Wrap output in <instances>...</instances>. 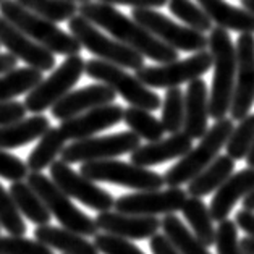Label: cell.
<instances>
[{"instance_id":"1","label":"cell","mask_w":254,"mask_h":254,"mask_svg":"<svg viewBox=\"0 0 254 254\" xmlns=\"http://www.w3.org/2000/svg\"><path fill=\"white\" fill-rule=\"evenodd\" d=\"M78 13L94 23L97 28L105 29L112 38L138 51L142 57H147L157 64H169L178 60V51L167 46L156 38L134 18H128L114 5L102 2H84L78 7Z\"/></svg>"},{"instance_id":"2","label":"cell","mask_w":254,"mask_h":254,"mask_svg":"<svg viewBox=\"0 0 254 254\" xmlns=\"http://www.w3.org/2000/svg\"><path fill=\"white\" fill-rule=\"evenodd\" d=\"M209 51L214 59L212 89L209 92V115L220 120L228 115L232 107L235 78H237V47L228 31L212 28L209 34Z\"/></svg>"},{"instance_id":"3","label":"cell","mask_w":254,"mask_h":254,"mask_svg":"<svg viewBox=\"0 0 254 254\" xmlns=\"http://www.w3.org/2000/svg\"><path fill=\"white\" fill-rule=\"evenodd\" d=\"M0 15L13 23L18 29L28 34L38 44L44 46L52 54L78 55L83 46L71 33H65L54 21L24 8L16 0H3L0 3Z\"/></svg>"},{"instance_id":"4","label":"cell","mask_w":254,"mask_h":254,"mask_svg":"<svg viewBox=\"0 0 254 254\" xmlns=\"http://www.w3.org/2000/svg\"><path fill=\"white\" fill-rule=\"evenodd\" d=\"M233 119L215 120V123L210 128H207L206 134L201 138V142L196 147L185 154L183 157L178 159V162L170 167L165 172L164 180L167 187H182L193 180L197 173L202 172L212 160L219 156L222 147L225 146L228 136L233 131Z\"/></svg>"},{"instance_id":"5","label":"cell","mask_w":254,"mask_h":254,"mask_svg":"<svg viewBox=\"0 0 254 254\" xmlns=\"http://www.w3.org/2000/svg\"><path fill=\"white\" fill-rule=\"evenodd\" d=\"M26 182L33 187V190L41 196L44 201L49 212L59 220L62 227L68 230L83 235V237H96L97 225L96 220L86 215L81 209H78L71 202V197L64 193L57 185L54 183L52 178H47L41 172H31L28 173Z\"/></svg>"},{"instance_id":"6","label":"cell","mask_w":254,"mask_h":254,"mask_svg":"<svg viewBox=\"0 0 254 254\" xmlns=\"http://www.w3.org/2000/svg\"><path fill=\"white\" fill-rule=\"evenodd\" d=\"M68 28L86 51L97 55L101 60L110 62L122 68H131V70L144 66V57L138 51L117 41L115 38H107L94 23L86 20L79 13L68 20Z\"/></svg>"},{"instance_id":"7","label":"cell","mask_w":254,"mask_h":254,"mask_svg":"<svg viewBox=\"0 0 254 254\" xmlns=\"http://www.w3.org/2000/svg\"><path fill=\"white\" fill-rule=\"evenodd\" d=\"M86 75L99 83L107 84L117 94L122 96L129 105L141 107L146 110H157L162 105V99L157 92H154L149 86H146L136 75H129L122 66L110 64L101 59H92L86 62Z\"/></svg>"},{"instance_id":"8","label":"cell","mask_w":254,"mask_h":254,"mask_svg":"<svg viewBox=\"0 0 254 254\" xmlns=\"http://www.w3.org/2000/svg\"><path fill=\"white\" fill-rule=\"evenodd\" d=\"M79 173L91 178L92 182L114 183L136 191L160 190L165 185V180L160 173L152 172L147 167L136 165L133 162H122L115 159L83 162Z\"/></svg>"},{"instance_id":"9","label":"cell","mask_w":254,"mask_h":254,"mask_svg":"<svg viewBox=\"0 0 254 254\" xmlns=\"http://www.w3.org/2000/svg\"><path fill=\"white\" fill-rule=\"evenodd\" d=\"M84 71L86 62L81 55H68V59L57 70L52 71L51 76L42 79L34 89L28 92L23 102L24 107L33 114H41L47 109H52V105L73 89Z\"/></svg>"},{"instance_id":"10","label":"cell","mask_w":254,"mask_h":254,"mask_svg":"<svg viewBox=\"0 0 254 254\" xmlns=\"http://www.w3.org/2000/svg\"><path fill=\"white\" fill-rule=\"evenodd\" d=\"M212 65V54L204 49L185 60H173L159 66H141L136 70V78L149 88L169 89L204 76Z\"/></svg>"},{"instance_id":"11","label":"cell","mask_w":254,"mask_h":254,"mask_svg":"<svg viewBox=\"0 0 254 254\" xmlns=\"http://www.w3.org/2000/svg\"><path fill=\"white\" fill-rule=\"evenodd\" d=\"M141 146V138L133 131H122L107 136H91V138L76 139L64 147L60 159L66 164L91 162V160H105L131 154Z\"/></svg>"},{"instance_id":"12","label":"cell","mask_w":254,"mask_h":254,"mask_svg":"<svg viewBox=\"0 0 254 254\" xmlns=\"http://www.w3.org/2000/svg\"><path fill=\"white\" fill-rule=\"evenodd\" d=\"M131 15L149 33L175 51L199 52L209 47V39L204 36V33H199L190 26H182L154 8H133Z\"/></svg>"},{"instance_id":"13","label":"cell","mask_w":254,"mask_h":254,"mask_svg":"<svg viewBox=\"0 0 254 254\" xmlns=\"http://www.w3.org/2000/svg\"><path fill=\"white\" fill-rule=\"evenodd\" d=\"M51 178L57 187L73 199L79 201L97 212L114 209L115 199L109 191L99 188L91 178L75 172L65 160H54L51 165Z\"/></svg>"},{"instance_id":"14","label":"cell","mask_w":254,"mask_h":254,"mask_svg":"<svg viewBox=\"0 0 254 254\" xmlns=\"http://www.w3.org/2000/svg\"><path fill=\"white\" fill-rule=\"evenodd\" d=\"M237 78L230 107V117L241 120L254 105V34L243 33L237 39Z\"/></svg>"},{"instance_id":"15","label":"cell","mask_w":254,"mask_h":254,"mask_svg":"<svg viewBox=\"0 0 254 254\" xmlns=\"http://www.w3.org/2000/svg\"><path fill=\"white\" fill-rule=\"evenodd\" d=\"M188 193L180 187H169V190H151L138 191L133 194L120 196L115 199L114 209L125 214L138 215H159V214H175L182 210Z\"/></svg>"},{"instance_id":"16","label":"cell","mask_w":254,"mask_h":254,"mask_svg":"<svg viewBox=\"0 0 254 254\" xmlns=\"http://www.w3.org/2000/svg\"><path fill=\"white\" fill-rule=\"evenodd\" d=\"M0 44L7 47L13 57L23 60L28 66H33L36 70L49 71L55 66V57L49 49L31 39L2 15H0Z\"/></svg>"},{"instance_id":"17","label":"cell","mask_w":254,"mask_h":254,"mask_svg":"<svg viewBox=\"0 0 254 254\" xmlns=\"http://www.w3.org/2000/svg\"><path fill=\"white\" fill-rule=\"evenodd\" d=\"M97 230L127 240H147L160 230V220L156 215L125 214L119 210H105L96 217Z\"/></svg>"},{"instance_id":"18","label":"cell","mask_w":254,"mask_h":254,"mask_svg":"<svg viewBox=\"0 0 254 254\" xmlns=\"http://www.w3.org/2000/svg\"><path fill=\"white\" fill-rule=\"evenodd\" d=\"M123 109L119 104H105L101 107L91 109L88 112L71 117L60 123L62 133L66 139H84L104 131L107 128H112L123 120Z\"/></svg>"},{"instance_id":"19","label":"cell","mask_w":254,"mask_h":254,"mask_svg":"<svg viewBox=\"0 0 254 254\" xmlns=\"http://www.w3.org/2000/svg\"><path fill=\"white\" fill-rule=\"evenodd\" d=\"M117 97V92L107 84H89L81 89L70 91L60 101L52 105V117L60 122L71 119V117L88 112L91 109L101 107L105 104H112Z\"/></svg>"},{"instance_id":"20","label":"cell","mask_w":254,"mask_h":254,"mask_svg":"<svg viewBox=\"0 0 254 254\" xmlns=\"http://www.w3.org/2000/svg\"><path fill=\"white\" fill-rule=\"evenodd\" d=\"M251 191H254V167H248L238 173H232L215 190V194L212 196L209 206L212 219L215 222L228 219V214L232 212L235 204L250 194Z\"/></svg>"},{"instance_id":"21","label":"cell","mask_w":254,"mask_h":254,"mask_svg":"<svg viewBox=\"0 0 254 254\" xmlns=\"http://www.w3.org/2000/svg\"><path fill=\"white\" fill-rule=\"evenodd\" d=\"M193 147V139L187 133H173L169 138L138 146L131 152V162L141 167H152L173 159H180Z\"/></svg>"},{"instance_id":"22","label":"cell","mask_w":254,"mask_h":254,"mask_svg":"<svg viewBox=\"0 0 254 254\" xmlns=\"http://www.w3.org/2000/svg\"><path fill=\"white\" fill-rule=\"evenodd\" d=\"M209 115V91L204 79H193L185 91V123L183 133L191 139H201L207 131Z\"/></svg>"},{"instance_id":"23","label":"cell","mask_w":254,"mask_h":254,"mask_svg":"<svg viewBox=\"0 0 254 254\" xmlns=\"http://www.w3.org/2000/svg\"><path fill=\"white\" fill-rule=\"evenodd\" d=\"M197 3L209 15L212 23H215V26L237 31L240 34H254V15L246 8H238L225 0H197Z\"/></svg>"},{"instance_id":"24","label":"cell","mask_w":254,"mask_h":254,"mask_svg":"<svg viewBox=\"0 0 254 254\" xmlns=\"http://www.w3.org/2000/svg\"><path fill=\"white\" fill-rule=\"evenodd\" d=\"M34 238L64 254H99L94 241L91 243L83 235L68 230L65 227L60 228L49 224L38 225L34 230Z\"/></svg>"},{"instance_id":"25","label":"cell","mask_w":254,"mask_h":254,"mask_svg":"<svg viewBox=\"0 0 254 254\" xmlns=\"http://www.w3.org/2000/svg\"><path fill=\"white\" fill-rule=\"evenodd\" d=\"M51 128L47 117L36 114L29 119H21L7 125H0V149H15L26 146L34 139L41 138Z\"/></svg>"},{"instance_id":"26","label":"cell","mask_w":254,"mask_h":254,"mask_svg":"<svg viewBox=\"0 0 254 254\" xmlns=\"http://www.w3.org/2000/svg\"><path fill=\"white\" fill-rule=\"evenodd\" d=\"M235 160L225 154V156H217L206 169L199 172L197 175L188 182L187 193L190 196L204 197L215 191L233 173Z\"/></svg>"},{"instance_id":"27","label":"cell","mask_w":254,"mask_h":254,"mask_svg":"<svg viewBox=\"0 0 254 254\" xmlns=\"http://www.w3.org/2000/svg\"><path fill=\"white\" fill-rule=\"evenodd\" d=\"M183 217L190 224L191 230L204 246L215 245L217 228L214 227V219L210 215L209 207L204 204L202 197L188 196L182 207Z\"/></svg>"},{"instance_id":"28","label":"cell","mask_w":254,"mask_h":254,"mask_svg":"<svg viewBox=\"0 0 254 254\" xmlns=\"http://www.w3.org/2000/svg\"><path fill=\"white\" fill-rule=\"evenodd\" d=\"M10 194L13 197L16 207L20 209V212L31 220L36 225H46L51 222L52 214L49 212L44 201L41 199V196L33 190V187L26 182H13L10 187Z\"/></svg>"},{"instance_id":"29","label":"cell","mask_w":254,"mask_h":254,"mask_svg":"<svg viewBox=\"0 0 254 254\" xmlns=\"http://www.w3.org/2000/svg\"><path fill=\"white\" fill-rule=\"evenodd\" d=\"M65 134L62 133L60 127H51L41 136L38 146L31 151L28 157V169L31 172H42L51 167L55 157L64 151L65 147Z\"/></svg>"},{"instance_id":"30","label":"cell","mask_w":254,"mask_h":254,"mask_svg":"<svg viewBox=\"0 0 254 254\" xmlns=\"http://www.w3.org/2000/svg\"><path fill=\"white\" fill-rule=\"evenodd\" d=\"M160 228L170 240V243L182 254H210L207 246H204L193 230H190L175 214H165L164 219L160 220Z\"/></svg>"},{"instance_id":"31","label":"cell","mask_w":254,"mask_h":254,"mask_svg":"<svg viewBox=\"0 0 254 254\" xmlns=\"http://www.w3.org/2000/svg\"><path fill=\"white\" fill-rule=\"evenodd\" d=\"M42 71L33 66L13 68L0 75V101H11L16 96L26 94L42 81Z\"/></svg>"},{"instance_id":"32","label":"cell","mask_w":254,"mask_h":254,"mask_svg":"<svg viewBox=\"0 0 254 254\" xmlns=\"http://www.w3.org/2000/svg\"><path fill=\"white\" fill-rule=\"evenodd\" d=\"M123 122L133 133L149 142L162 139L164 133H167L162 122L156 119L151 114V110L134 107V105H129L123 110Z\"/></svg>"},{"instance_id":"33","label":"cell","mask_w":254,"mask_h":254,"mask_svg":"<svg viewBox=\"0 0 254 254\" xmlns=\"http://www.w3.org/2000/svg\"><path fill=\"white\" fill-rule=\"evenodd\" d=\"M16 2L54 23L68 21L78 15L76 2L71 0H16Z\"/></svg>"},{"instance_id":"34","label":"cell","mask_w":254,"mask_h":254,"mask_svg":"<svg viewBox=\"0 0 254 254\" xmlns=\"http://www.w3.org/2000/svg\"><path fill=\"white\" fill-rule=\"evenodd\" d=\"M162 125L167 133L183 131L185 123V92L177 88H169L162 101Z\"/></svg>"},{"instance_id":"35","label":"cell","mask_w":254,"mask_h":254,"mask_svg":"<svg viewBox=\"0 0 254 254\" xmlns=\"http://www.w3.org/2000/svg\"><path fill=\"white\" fill-rule=\"evenodd\" d=\"M254 144V114H248L240 120V125L233 128L232 134L225 142L227 154L233 160L246 159L248 152Z\"/></svg>"},{"instance_id":"36","label":"cell","mask_w":254,"mask_h":254,"mask_svg":"<svg viewBox=\"0 0 254 254\" xmlns=\"http://www.w3.org/2000/svg\"><path fill=\"white\" fill-rule=\"evenodd\" d=\"M169 10L172 15H175L178 20L187 23L190 28H193L199 33H207L212 29V20L209 15L191 0H169Z\"/></svg>"},{"instance_id":"37","label":"cell","mask_w":254,"mask_h":254,"mask_svg":"<svg viewBox=\"0 0 254 254\" xmlns=\"http://www.w3.org/2000/svg\"><path fill=\"white\" fill-rule=\"evenodd\" d=\"M0 227L5 228L8 235L15 237H24L28 230L10 191L5 190L2 185H0Z\"/></svg>"},{"instance_id":"38","label":"cell","mask_w":254,"mask_h":254,"mask_svg":"<svg viewBox=\"0 0 254 254\" xmlns=\"http://www.w3.org/2000/svg\"><path fill=\"white\" fill-rule=\"evenodd\" d=\"M0 254H54V251L39 240L7 235L0 237Z\"/></svg>"},{"instance_id":"39","label":"cell","mask_w":254,"mask_h":254,"mask_svg":"<svg viewBox=\"0 0 254 254\" xmlns=\"http://www.w3.org/2000/svg\"><path fill=\"white\" fill-rule=\"evenodd\" d=\"M217 254H248L241 250L238 240V225L237 222L225 219L219 222L215 237Z\"/></svg>"},{"instance_id":"40","label":"cell","mask_w":254,"mask_h":254,"mask_svg":"<svg viewBox=\"0 0 254 254\" xmlns=\"http://www.w3.org/2000/svg\"><path fill=\"white\" fill-rule=\"evenodd\" d=\"M94 245L97 246L99 253L102 254H144L138 246L129 243V240L115 237L110 233H96Z\"/></svg>"},{"instance_id":"41","label":"cell","mask_w":254,"mask_h":254,"mask_svg":"<svg viewBox=\"0 0 254 254\" xmlns=\"http://www.w3.org/2000/svg\"><path fill=\"white\" fill-rule=\"evenodd\" d=\"M28 164H24L20 157L0 149V177L8 182H21L28 177Z\"/></svg>"},{"instance_id":"42","label":"cell","mask_w":254,"mask_h":254,"mask_svg":"<svg viewBox=\"0 0 254 254\" xmlns=\"http://www.w3.org/2000/svg\"><path fill=\"white\" fill-rule=\"evenodd\" d=\"M26 107L18 101H0V125L18 122L26 117Z\"/></svg>"},{"instance_id":"43","label":"cell","mask_w":254,"mask_h":254,"mask_svg":"<svg viewBox=\"0 0 254 254\" xmlns=\"http://www.w3.org/2000/svg\"><path fill=\"white\" fill-rule=\"evenodd\" d=\"M151 253L152 254H182L175 246L170 243V240L164 233H156L151 238Z\"/></svg>"},{"instance_id":"44","label":"cell","mask_w":254,"mask_h":254,"mask_svg":"<svg viewBox=\"0 0 254 254\" xmlns=\"http://www.w3.org/2000/svg\"><path fill=\"white\" fill-rule=\"evenodd\" d=\"M99 2L109 5H129L133 8H160L169 3V0H99Z\"/></svg>"},{"instance_id":"45","label":"cell","mask_w":254,"mask_h":254,"mask_svg":"<svg viewBox=\"0 0 254 254\" xmlns=\"http://www.w3.org/2000/svg\"><path fill=\"white\" fill-rule=\"evenodd\" d=\"M235 222H237L238 228L246 232L250 237H254V212L253 210L241 209L235 215Z\"/></svg>"},{"instance_id":"46","label":"cell","mask_w":254,"mask_h":254,"mask_svg":"<svg viewBox=\"0 0 254 254\" xmlns=\"http://www.w3.org/2000/svg\"><path fill=\"white\" fill-rule=\"evenodd\" d=\"M16 62L18 59L11 54H0V75L16 68Z\"/></svg>"},{"instance_id":"47","label":"cell","mask_w":254,"mask_h":254,"mask_svg":"<svg viewBox=\"0 0 254 254\" xmlns=\"http://www.w3.org/2000/svg\"><path fill=\"white\" fill-rule=\"evenodd\" d=\"M241 250L246 251L248 254H254V237H246L240 241Z\"/></svg>"},{"instance_id":"48","label":"cell","mask_w":254,"mask_h":254,"mask_svg":"<svg viewBox=\"0 0 254 254\" xmlns=\"http://www.w3.org/2000/svg\"><path fill=\"white\" fill-rule=\"evenodd\" d=\"M243 209L253 210V212H254V191H251L250 194L243 197Z\"/></svg>"},{"instance_id":"49","label":"cell","mask_w":254,"mask_h":254,"mask_svg":"<svg viewBox=\"0 0 254 254\" xmlns=\"http://www.w3.org/2000/svg\"><path fill=\"white\" fill-rule=\"evenodd\" d=\"M241 7L246 8L248 11H251L254 15V0H241Z\"/></svg>"},{"instance_id":"50","label":"cell","mask_w":254,"mask_h":254,"mask_svg":"<svg viewBox=\"0 0 254 254\" xmlns=\"http://www.w3.org/2000/svg\"><path fill=\"white\" fill-rule=\"evenodd\" d=\"M246 164H248V167H254V144L251 147V151L248 152V156H246Z\"/></svg>"},{"instance_id":"51","label":"cell","mask_w":254,"mask_h":254,"mask_svg":"<svg viewBox=\"0 0 254 254\" xmlns=\"http://www.w3.org/2000/svg\"><path fill=\"white\" fill-rule=\"evenodd\" d=\"M71 2H79V3H84V2H91V0H71Z\"/></svg>"},{"instance_id":"52","label":"cell","mask_w":254,"mask_h":254,"mask_svg":"<svg viewBox=\"0 0 254 254\" xmlns=\"http://www.w3.org/2000/svg\"><path fill=\"white\" fill-rule=\"evenodd\" d=\"M2 2H3V0H0V3H2Z\"/></svg>"},{"instance_id":"53","label":"cell","mask_w":254,"mask_h":254,"mask_svg":"<svg viewBox=\"0 0 254 254\" xmlns=\"http://www.w3.org/2000/svg\"><path fill=\"white\" fill-rule=\"evenodd\" d=\"M0 46H2V44H0Z\"/></svg>"}]
</instances>
